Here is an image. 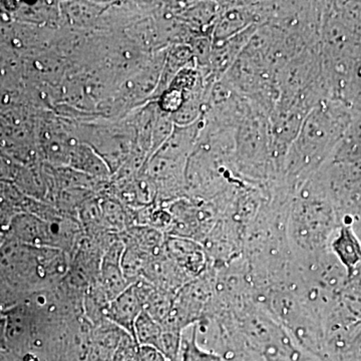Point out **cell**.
<instances>
[{
	"mask_svg": "<svg viewBox=\"0 0 361 361\" xmlns=\"http://www.w3.org/2000/svg\"><path fill=\"white\" fill-rule=\"evenodd\" d=\"M341 225L322 179L313 175L292 195L287 210L286 236L293 258L329 251L330 240Z\"/></svg>",
	"mask_w": 361,
	"mask_h": 361,
	"instance_id": "2",
	"label": "cell"
},
{
	"mask_svg": "<svg viewBox=\"0 0 361 361\" xmlns=\"http://www.w3.org/2000/svg\"><path fill=\"white\" fill-rule=\"evenodd\" d=\"M233 168L240 180L261 189L268 190L279 180L269 116L253 106L237 127Z\"/></svg>",
	"mask_w": 361,
	"mask_h": 361,
	"instance_id": "4",
	"label": "cell"
},
{
	"mask_svg": "<svg viewBox=\"0 0 361 361\" xmlns=\"http://www.w3.org/2000/svg\"><path fill=\"white\" fill-rule=\"evenodd\" d=\"M0 361H13V358L8 351L0 349Z\"/></svg>",
	"mask_w": 361,
	"mask_h": 361,
	"instance_id": "22",
	"label": "cell"
},
{
	"mask_svg": "<svg viewBox=\"0 0 361 361\" xmlns=\"http://www.w3.org/2000/svg\"><path fill=\"white\" fill-rule=\"evenodd\" d=\"M337 99L355 113L361 114V47L349 63Z\"/></svg>",
	"mask_w": 361,
	"mask_h": 361,
	"instance_id": "12",
	"label": "cell"
},
{
	"mask_svg": "<svg viewBox=\"0 0 361 361\" xmlns=\"http://www.w3.org/2000/svg\"><path fill=\"white\" fill-rule=\"evenodd\" d=\"M0 349L7 351L6 319L4 313H0Z\"/></svg>",
	"mask_w": 361,
	"mask_h": 361,
	"instance_id": "20",
	"label": "cell"
},
{
	"mask_svg": "<svg viewBox=\"0 0 361 361\" xmlns=\"http://www.w3.org/2000/svg\"><path fill=\"white\" fill-rule=\"evenodd\" d=\"M140 345L134 337L125 332L111 361H140Z\"/></svg>",
	"mask_w": 361,
	"mask_h": 361,
	"instance_id": "16",
	"label": "cell"
},
{
	"mask_svg": "<svg viewBox=\"0 0 361 361\" xmlns=\"http://www.w3.org/2000/svg\"><path fill=\"white\" fill-rule=\"evenodd\" d=\"M332 163H361V114L353 118L332 156Z\"/></svg>",
	"mask_w": 361,
	"mask_h": 361,
	"instance_id": "11",
	"label": "cell"
},
{
	"mask_svg": "<svg viewBox=\"0 0 361 361\" xmlns=\"http://www.w3.org/2000/svg\"><path fill=\"white\" fill-rule=\"evenodd\" d=\"M341 225L350 226L361 240V163H332L317 173Z\"/></svg>",
	"mask_w": 361,
	"mask_h": 361,
	"instance_id": "5",
	"label": "cell"
},
{
	"mask_svg": "<svg viewBox=\"0 0 361 361\" xmlns=\"http://www.w3.org/2000/svg\"><path fill=\"white\" fill-rule=\"evenodd\" d=\"M4 239H6V235L0 232V248H1L2 244H4Z\"/></svg>",
	"mask_w": 361,
	"mask_h": 361,
	"instance_id": "23",
	"label": "cell"
},
{
	"mask_svg": "<svg viewBox=\"0 0 361 361\" xmlns=\"http://www.w3.org/2000/svg\"><path fill=\"white\" fill-rule=\"evenodd\" d=\"M260 25L258 1H222L214 23L212 40L231 39L252 26Z\"/></svg>",
	"mask_w": 361,
	"mask_h": 361,
	"instance_id": "6",
	"label": "cell"
},
{
	"mask_svg": "<svg viewBox=\"0 0 361 361\" xmlns=\"http://www.w3.org/2000/svg\"><path fill=\"white\" fill-rule=\"evenodd\" d=\"M329 251L348 273L355 277L361 266V240L350 226L341 225L329 242Z\"/></svg>",
	"mask_w": 361,
	"mask_h": 361,
	"instance_id": "10",
	"label": "cell"
},
{
	"mask_svg": "<svg viewBox=\"0 0 361 361\" xmlns=\"http://www.w3.org/2000/svg\"><path fill=\"white\" fill-rule=\"evenodd\" d=\"M18 168L0 158V183H13Z\"/></svg>",
	"mask_w": 361,
	"mask_h": 361,
	"instance_id": "19",
	"label": "cell"
},
{
	"mask_svg": "<svg viewBox=\"0 0 361 361\" xmlns=\"http://www.w3.org/2000/svg\"><path fill=\"white\" fill-rule=\"evenodd\" d=\"M4 235L6 238L25 245L54 248L51 222L32 214L16 216Z\"/></svg>",
	"mask_w": 361,
	"mask_h": 361,
	"instance_id": "8",
	"label": "cell"
},
{
	"mask_svg": "<svg viewBox=\"0 0 361 361\" xmlns=\"http://www.w3.org/2000/svg\"><path fill=\"white\" fill-rule=\"evenodd\" d=\"M348 11L361 25V1H345Z\"/></svg>",
	"mask_w": 361,
	"mask_h": 361,
	"instance_id": "21",
	"label": "cell"
},
{
	"mask_svg": "<svg viewBox=\"0 0 361 361\" xmlns=\"http://www.w3.org/2000/svg\"><path fill=\"white\" fill-rule=\"evenodd\" d=\"M165 254L191 280L200 277L212 265L204 246L191 239L166 236Z\"/></svg>",
	"mask_w": 361,
	"mask_h": 361,
	"instance_id": "7",
	"label": "cell"
},
{
	"mask_svg": "<svg viewBox=\"0 0 361 361\" xmlns=\"http://www.w3.org/2000/svg\"><path fill=\"white\" fill-rule=\"evenodd\" d=\"M25 297L0 275V312H6L20 303Z\"/></svg>",
	"mask_w": 361,
	"mask_h": 361,
	"instance_id": "17",
	"label": "cell"
},
{
	"mask_svg": "<svg viewBox=\"0 0 361 361\" xmlns=\"http://www.w3.org/2000/svg\"><path fill=\"white\" fill-rule=\"evenodd\" d=\"M140 361H168L159 349L149 345H140Z\"/></svg>",
	"mask_w": 361,
	"mask_h": 361,
	"instance_id": "18",
	"label": "cell"
},
{
	"mask_svg": "<svg viewBox=\"0 0 361 361\" xmlns=\"http://www.w3.org/2000/svg\"><path fill=\"white\" fill-rule=\"evenodd\" d=\"M163 326L149 316L146 311H142L137 317L135 324V341L139 345L154 346L158 349L160 344Z\"/></svg>",
	"mask_w": 361,
	"mask_h": 361,
	"instance_id": "14",
	"label": "cell"
},
{
	"mask_svg": "<svg viewBox=\"0 0 361 361\" xmlns=\"http://www.w3.org/2000/svg\"><path fill=\"white\" fill-rule=\"evenodd\" d=\"M190 329L191 336L189 338L183 336L180 361H226L222 356L200 348L195 338L193 326L190 327Z\"/></svg>",
	"mask_w": 361,
	"mask_h": 361,
	"instance_id": "15",
	"label": "cell"
},
{
	"mask_svg": "<svg viewBox=\"0 0 361 361\" xmlns=\"http://www.w3.org/2000/svg\"><path fill=\"white\" fill-rule=\"evenodd\" d=\"M142 311L144 302L137 286L133 283L106 305L104 318L135 339V322Z\"/></svg>",
	"mask_w": 361,
	"mask_h": 361,
	"instance_id": "9",
	"label": "cell"
},
{
	"mask_svg": "<svg viewBox=\"0 0 361 361\" xmlns=\"http://www.w3.org/2000/svg\"><path fill=\"white\" fill-rule=\"evenodd\" d=\"M70 164L78 172L89 176L97 182H104L111 174L104 161L97 158L87 147L82 146L75 149L73 156L71 157Z\"/></svg>",
	"mask_w": 361,
	"mask_h": 361,
	"instance_id": "13",
	"label": "cell"
},
{
	"mask_svg": "<svg viewBox=\"0 0 361 361\" xmlns=\"http://www.w3.org/2000/svg\"><path fill=\"white\" fill-rule=\"evenodd\" d=\"M353 111L338 99H323L311 110L291 142L278 186L293 193L331 161Z\"/></svg>",
	"mask_w": 361,
	"mask_h": 361,
	"instance_id": "1",
	"label": "cell"
},
{
	"mask_svg": "<svg viewBox=\"0 0 361 361\" xmlns=\"http://www.w3.org/2000/svg\"><path fill=\"white\" fill-rule=\"evenodd\" d=\"M71 260L66 252L4 239L0 248V275L23 296L54 288L63 282Z\"/></svg>",
	"mask_w": 361,
	"mask_h": 361,
	"instance_id": "3",
	"label": "cell"
},
{
	"mask_svg": "<svg viewBox=\"0 0 361 361\" xmlns=\"http://www.w3.org/2000/svg\"><path fill=\"white\" fill-rule=\"evenodd\" d=\"M0 313H1V312H0Z\"/></svg>",
	"mask_w": 361,
	"mask_h": 361,
	"instance_id": "24",
	"label": "cell"
}]
</instances>
